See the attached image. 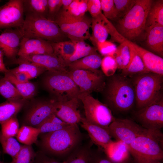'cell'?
<instances>
[{
	"instance_id": "6da1fadb",
	"label": "cell",
	"mask_w": 163,
	"mask_h": 163,
	"mask_svg": "<svg viewBox=\"0 0 163 163\" xmlns=\"http://www.w3.org/2000/svg\"><path fill=\"white\" fill-rule=\"evenodd\" d=\"M38 142L42 151L48 155L67 157L82 143L83 135L78 124L69 125L54 132L41 134Z\"/></svg>"
},
{
	"instance_id": "7a4b0ae2",
	"label": "cell",
	"mask_w": 163,
	"mask_h": 163,
	"mask_svg": "<svg viewBox=\"0 0 163 163\" xmlns=\"http://www.w3.org/2000/svg\"><path fill=\"white\" fill-rule=\"evenodd\" d=\"M109 77L103 90L105 91L106 104L112 112H128L135 104V93L132 80L121 74H114Z\"/></svg>"
},
{
	"instance_id": "3957f363",
	"label": "cell",
	"mask_w": 163,
	"mask_h": 163,
	"mask_svg": "<svg viewBox=\"0 0 163 163\" xmlns=\"http://www.w3.org/2000/svg\"><path fill=\"white\" fill-rule=\"evenodd\" d=\"M153 0H136L130 11L117 21L115 26L126 40L135 43L144 40L148 13Z\"/></svg>"
},
{
	"instance_id": "277c9868",
	"label": "cell",
	"mask_w": 163,
	"mask_h": 163,
	"mask_svg": "<svg viewBox=\"0 0 163 163\" xmlns=\"http://www.w3.org/2000/svg\"><path fill=\"white\" fill-rule=\"evenodd\" d=\"M161 131L139 136L128 145L134 163H158L163 159Z\"/></svg>"
},
{
	"instance_id": "5b68a950",
	"label": "cell",
	"mask_w": 163,
	"mask_h": 163,
	"mask_svg": "<svg viewBox=\"0 0 163 163\" xmlns=\"http://www.w3.org/2000/svg\"><path fill=\"white\" fill-rule=\"evenodd\" d=\"M19 28L23 37L40 39L52 42L64 41L67 37L54 21L38 15L27 13Z\"/></svg>"
},
{
	"instance_id": "8992f818",
	"label": "cell",
	"mask_w": 163,
	"mask_h": 163,
	"mask_svg": "<svg viewBox=\"0 0 163 163\" xmlns=\"http://www.w3.org/2000/svg\"><path fill=\"white\" fill-rule=\"evenodd\" d=\"M132 80L137 110L148 106L163 96V75L148 72L134 76Z\"/></svg>"
},
{
	"instance_id": "52a82bcc",
	"label": "cell",
	"mask_w": 163,
	"mask_h": 163,
	"mask_svg": "<svg viewBox=\"0 0 163 163\" xmlns=\"http://www.w3.org/2000/svg\"><path fill=\"white\" fill-rule=\"evenodd\" d=\"M43 79L47 90L57 101H65L78 98V87L67 73L47 71Z\"/></svg>"
},
{
	"instance_id": "ba28073f",
	"label": "cell",
	"mask_w": 163,
	"mask_h": 163,
	"mask_svg": "<svg viewBox=\"0 0 163 163\" xmlns=\"http://www.w3.org/2000/svg\"><path fill=\"white\" fill-rule=\"evenodd\" d=\"M78 98L83 104L86 120L108 130V126L115 118L108 106L88 93H79Z\"/></svg>"
},
{
	"instance_id": "9c48e42d",
	"label": "cell",
	"mask_w": 163,
	"mask_h": 163,
	"mask_svg": "<svg viewBox=\"0 0 163 163\" xmlns=\"http://www.w3.org/2000/svg\"><path fill=\"white\" fill-rule=\"evenodd\" d=\"M108 130L112 138L127 145L139 136L157 131L146 129L131 119L116 118L108 126Z\"/></svg>"
},
{
	"instance_id": "30bf717a",
	"label": "cell",
	"mask_w": 163,
	"mask_h": 163,
	"mask_svg": "<svg viewBox=\"0 0 163 163\" xmlns=\"http://www.w3.org/2000/svg\"><path fill=\"white\" fill-rule=\"evenodd\" d=\"M134 118L135 122L146 129L161 131L163 127V96L137 110L134 113Z\"/></svg>"
},
{
	"instance_id": "8fae6325",
	"label": "cell",
	"mask_w": 163,
	"mask_h": 163,
	"mask_svg": "<svg viewBox=\"0 0 163 163\" xmlns=\"http://www.w3.org/2000/svg\"><path fill=\"white\" fill-rule=\"evenodd\" d=\"M67 73L79 88L80 93L100 92L105 87V76L99 70L68 71Z\"/></svg>"
},
{
	"instance_id": "7c38bea8",
	"label": "cell",
	"mask_w": 163,
	"mask_h": 163,
	"mask_svg": "<svg viewBox=\"0 0 163 163\" xmlns=\"http://www.w3.org/2000/svg\"><path fill=\"white\" fill-rule=\"evenodd\" d=\"M54 21L66 36L72 42L77 43L85 41L91 37L89 30L91 18L85 15L78 20L66 19L56 15Z\"/></svg>"
},
{
	"instance_id": "4fadbf2b",
	"label": "cell",
	"mask_w": 163,
	"mask_h": 163,
	"mask_svg": "<svg viewBox=\"0 0 163 163\" xmlns=\"http://www.w3.org/2000/svg\"><path fill=\"white\" fill-rule=\"evenodd\" d=\"M23 0H10L0 6V29L20 28L24 19Z\"/></svg>"
},
{
	"instance_id": "5bb4252c",
	"label": "cell",
	"mask_w": 163,
	"mask_h": 163,
	"mask_svg": "<svg viewBox=\"0 0 163 163\" xmlns=\"http://www.w3.org/2000/svg\"><path fill=\"white\" fill-rule=\"evenodd\" d=\"M56 101L42 100L34 102L29 107L24 116L23 125L37 127L53 113Z\"/></svg>"
},
{
	"instance_id": "9a60e30c",
	"label": "cell",
	"mask_w": 163,
	"mask_h": 163,
	"mask_svg": "<svg viewBox=\"0 0 163 163\" xmlns=\"http://www.w3.org/2000/svg\"><path fill=\"white\" fill-rule=\"evenodd\" d=\"M11 62L18 64L29 62L52 72L67 73L68 71L64 62L54 53L18 57Z\"/></svg>"
},
{
	"instance_id": "2e32d148",
	"label": "cell",
	"mask_w": 163,
	"mask_h": 163,
	"mask_svg": "<svg viewBox=\"0 0 163 163\" xmlns=\"http://www.w3.org/2000/svg\"><path fill=\"white\" fill-rule=\"evenodd\" d=\"M22 35L19 28L7 29L0 34V50L11 61L16 59Z\"/></svg>"
},
{
	"instance_id": "e0dca14e",
	"label": "cell",
	"mask_w": 163,
	"mask_h": 163,
	"mask_svg": "<svg viewBox=\"0 0 163 163\" xmlns=\"http://www.w3.org/2000/svg\"><path fill=\"white\" fill-rule=\"evenodd\" d=\"M78 98L65 101H56L53 113L64 122L69 124H78L82 117L78 110Z\"/></svg>"
},
{
	"instance_id": "ac0fdd59",
	"label": "cell",
	"mask_w": 163,
	"mask_h": 163,
	"mask_svg": "<svg viewBox=\"0 0 163 163\" xmlns=\"http://www.w3.org/2000/svg\"><path fill=\"white\" fill-rule=\"evenodd\" d=\"M53 54V50L50 42L40 39L23 37L18 56L24 57Z\"/></svg>"
},
{
	"instance_id": "d6986e66",
	"label": "cell",
	"mask_w": 163,
	"mask_h": 163,
	"mask_svg": "<svg viewBox=\"0 0 163 163\" xmlns=\"http://www.w3.org/2000/svg\"><path fill=\"white\" fill-rule=\"evenodd\" d=\"M80 123L82 128L87 132L90 140L98 147L103 149L113 141L107 129L92 124L83 117Z\"/></svg>"
},
{
	"instance_id": "ffe728a7",
	"label": "cell",
	"mask_w": 163,
	"mask_h": 163,
	"mask_svg": "<svg viewBox=\"0 0 163 163\" xmlns=\"http://www.w3.org/2000/svg\"><path fill=\"white\" fill-rule=\"evenodd\" d=\"M144 40L149 51L162 57L163 56V26L152 25L145 29Z\"/></svg>"
},
{
	"instance_id": "44dd1931",
	"label": "cell",
	"mask_w": 163,
	"mask_h": 163,
	"mask_svg": "<svg viewBox=\"0 0 163 163\" xmlns=\"http://www.w3.org/2000/svg\"><path fill=\"white\" fill-rule=\"evenodd\" d=\"M128 41L141 57L149 72L163 75L162 57L139 46L135 43Z\"/></svg>"
},
{
	"instance_id": "7402d4cb",
	"label": "cell",
	"mask_w": 163,
	"mask_h": 163,
	"mask_svg": "<svg viewBox=\"0 0 163 163\" xmlns=\"http://www.w3.org/2000/svg\"><path fill=\"white\" fill-rule=\"evenodd\" d=\"M103 150L113 163H127L133 160L128 145L122 142L113 141Z\"/></svg>"
},
{
	"instance_id": "603a6c76",
	"label": "cell",
	"mask_w": 163,
	"mask_h": 163,
	"mask_svg": "<svg viewBox=\"0 0 163 163\" xmlns=\"http://www.w3.org/2000/svg\"><path fill=\"white\" fill-rule=\"evenodd\" d=\"M102 58L97 52L94 53L69 64L67 66L69 71L84 70L94 71L99 70Z\"/></svg>"
},
{
	"instance_id": "cb8c5ba5",
	"label": "cell",
	"mask_w": 163,
	"mask_h": 163,
	"mask_svg": "<svg viewBox=\"0 0 163 163\" xmlns=\"http://www.w3.org/2000/svg\"><path fill=\"white\" fill-rule=\"evenodd\" d=\"M104 15L101 12L98 16L91 18V27L92 33L89 39L94 46L106 40L109 34L105 26Z\"/></svg>"
},
{
	"instance_id": "d4e9b609",
	"label": "cell",
	"mask_w": 163,
	"mask_h": 163,
	"mask_svg": "<svg viewBox=\"0 0 163 163\" xmlns=\"http://www.w3.org/2000/svg\"><path fill=\"white\" fill-rule=\"evenodd\" d=\"M87 0H73L67 8H61L56 15L64 19L78 20L83 18L87 12Z\"/></svg>"
},
{
	"instance_id": "484cf974",
	"label": "cell",
	"mask_w": 163,
	"mask_h": 163,
	"mask_svg": "<svg viewBox=\"0 0 163 163\" xmlns=\"http://www.w3.org/2000/svg\"><path fill=\"white\" fill-rule=\"evenodd\" d=\"M27 100L24 98L7 100L0 104V124L17 114L26 105Z\"/></svg>"
},
{
	"instance_id": "4316f807",
	"label": "cell",
	"mask_w": 163,
	"mask_h": 163,
	"mask_svg": "<svg viewBox=\"0 0 163 163\" xmlns=\"http://www.w3.org/2000/svg\"><path fill=\"white\" fill-rule=\"evenodd\" d=\"M130 45L132 46V59L128 67L122 70L121 75L126 77H133L150 72L146 68L141 57L137 53L133 46Z\"/></svg>"
},
{
	"instance_id": "83f0119b",
	"label": "cell",
	"mask_w": 163,
	"mask_h": 163,
	"mask_svg": "<svg viewBox=\"0 0 163 163\" xmlns=\"http://www.w3.org/2000/svg\"><path fill=\"white\" fill-rule=\"evenodd\" d=\"M4 74V77L14 86L23 98L27 100L34 96L36 89L33 83L29 81L23 82L18 81L8 70Z\"/></svg>"
},
{
	"instance_id": "f1b7e54d",
	"label": "cell",
	"mask_w": 163,
	"mask_h": 163,
	"mask_svg": "<svg viewBox=\"0 0 163 163\" xmlns=\"http://www.w3.org/2000/svg\"><path fill=\"white\" fill-rule=\"evenodd\" d=\"M93 144L91 140L81 144L67 157V163H89L90 151Z\"/></svg>"
},
{
	"instance_id": "f546056e",
	"label": "cell",
	"mask_w": 163,
	"mask_h": 163,
	"mask_svg": "<svg viewBox=\"0 0 163 163\" xmlns=\"http://www.w3.org/2000/svg\"><path fill=\"white\" fill-rule=\"evenodd\" d=\"M50 42L53 49V53L61 59L65 65L66 61L75 53L77 43L70 40Z\"/></svg>"
},
{
	"instance_id": "4dcf8cb0",
	"label": "cell",
	"mask_w": 163,
	"mask_h": 163,
	"mask_svg": "<svg viewBox=\"0 0 163 163\" xmlns=\"http://www.w3.org/2000/svg\"><path fill=\"white\" fill-rule=\"evenodd\" d=\"M163 26V0H153L148 13L145 28L154 25Z\"/></svg>"
},
{
	"instance_id": "1f68e13d",
	"label": "cell",
	"mask_w": 163,
	"mask_h": 163,
	"mask_svg": "<svg viewBox=\"0 0 163 163\" xmlns=\"http://www.w3.org/2000/svg\"><path fill=\"white\" fill-rule=\"evenodd\" d=\"M24 14L31 13L47 18L48 0H23Z\"/></svg>"
},
{
	"instance_id": "d6a6232c",
	"label": "cell",
	"mask_w": 163,
	"mask_h": 163,
	"mask_svg": "<svg viewBox=\"0 0 163 163\" xmlns=\"http://www.w3.org/2000/svg\"><path fill=\"white\" fill-rule=\"evenodd\" d=\"M40 134L37 128L27 125H23L19 128L16 136L18 140L24 145H31L37 143Z\"/></svg>"
},
{
	"instance_id": "836d02e7",
	"label": "cell",
	"mask_w": 163,
	"mask_h": 163,
	"mask_svg": "<svg viewBox=\"0 0 163 163\" xmlns=\"http://www.w3.org/2000/svg\"><path fill=\"white\" fill-rule=\"evenodd\" d=\"M69 125L71 124L64 122L53 113L37 128L40 134L58 130Z\"/></svg>"
},
{
	"instance_id": "e575fe53",
	"label": "cell",
	"mask_w": 163,
	"mask_h": 163,
	"mask_svg": "<svg viewBox=\"0 0 163 163\" xmlns=\"http://www.w3.org/2000/svg\"><path fill=\"white\" fill-rule=\"evenodd\" d=\"M97 48L91 46L86 43L85 41L77 43L75 51L66 61L65 65L68 66L71 63L90 54L97 52Z\"/></svg>"
},
{
	"instance_id": "d590c367",
	"label": "cell",
	"mask_w": 163,
	"mask_h": 163,
	"mask_svg": "<svg viewBox=\"0 0 163 163\" xmlns=\"http://www.w3.org/2000/svg\"><path fill=\"white\" fill-rule=\"evenodd\" d=\"M0 143L3 152L10 155L12 158L18 153L21 146L14 137H8L3 135L0 130Z\"/></svg>"
},
{
	"instance_id": "8d00e7d4",
	"label": "cell",
	"mask_w": 163,
	"mask_h": 163,
	"mask_svg": "<svg viewBox=\"0 0 163 163\" xmlns=\"http://www.w3.org/2000/svg\"><path fill=\"white\" fill-rule=\"evenodd\" d=\"M14 69H8L11 72H22L27 74L29 79L35 78L47 71L45 69L29 62H23Z\"/></svg>"
},
{
	"instance_id": "74e56055",
	"label": "cell",
	"mask_w": 163,
	"mask_h": 163,
	"mask_svg": "<svg viewBox=\"0 0 163 163\" xmlns=\"http://www.w3.org/2000/svg\"><path fill=\"white\" fill-rule=\"evenodd\" d=\"M0 94L7 100L23 98L14 86L4 77L0 79Z\"/></svg>"
},
{
	"instance_id": "f35d334b",
	"label": "cell",
	"mask_w": 163,
	"mask_h": 163,
	"mask_svg": "<svg viewBox=\"0 0 163 163\" xmlns=\"http://www.w3.org/2000/svg\"><path fill=\"white\" fill-rule=\"evenodd\" d=\"M36 156V152L31 145H21L18 153L8 163H34Z\"/></svg>"
},
{
	"instance_id": "ab89813d",
	"label": "cell",
	"mask_w": 163,
	"mask_h": 163,
	"mask_svg": "<svg viewBox=\"0 0 163 163\" xmlns=\"http://www.w3.org/2000/svg\"><path fill=\"white\" fill-rule=\"evenodd\" d=\"M2 134L8 137H16L19 129L16 116L12 117L1 124Z\"/></svg>"
},
{
	"instance_id": "60d3db41",
	"label": "cell",
	"mask_w": 163,
	"mask_h": 163,
	"mask_svg": "<svg viewBox=\"0 0 163 163\" xmlns=\"http://www.w3.org/2000/svg\"><path fill=\"white\" fill-rule=\"evenodd\" d=\"M117 47L122 61L123 70L128 67L131 62L132 56V46L128 41L125 39Z\"/></svg>"
},
{
	"instance_id": "b9f144b4",
	"label": "cell",
	"mask_w": 163,
	"mask_h": 163,
	"mask_svg": "<svg viewBox=\"0 0 163 163\" xmlns=\"http://www.w3.org/2000/svg\"><path fill=\"white\" fill-rule=\"evenodd\" d=\"M136 0H113L117 21L123 18L132 8Z\"/></svg>"
},
{
	"instance_id": "7bdbcfd3",
	"label": "cell",
	"mask_w": 163,
	"mask_h": 163,
	"mask_svg": "<svg viewBox=\"0 0 163 163\" xmlns=\"http://www.w3.org/2000/svg\"><path fill=\"white\" fill-rule=\"evenodd\" d=\"M101 67L102 72L106 76L110 77L114 74L117 66L114 58L112 56H104L102 58Z\"/></svg>"
},
{
	"instance_id": "ee69618b",
	"label": "cell",
	"mask_w": 163,
	"mask_h": 163,
	"mask_svg": "<svg viewBox=\"0 0 163 163\" xmlns=\"http://www.w3.org/2000/svg\"><path fill=\"white\" fill-rule=\"evenodd\" d=\"M103 14L108 20L117 21V14L113 0H100Z\"/></svg>"
},
{
	"instance_id": "f6af8a7d",
	"label": "cell",
	"mask_w": 163,
	"mask_h": 163,
	"mask_svg": "<svg viewBox=\"0 0 163 163\" xmlns=\"http://www.w3.org/2000/svg\"><path fill=\"white\" fill-rule=\"evenodd\" d=\"M89 163H113L107 157L102 148H91Z\"/></svg>"
},
{
	"instance_id": "bcb514c9",
	"label": "cell",
	"mask_w": 163,
	"mask_h": 163,
	"mask_svg": "<svg viewBox=\"0 0 163 163\" xmlns=\"http://www.w3.org/2000/svg\"><path fill=\"white\" fill-rule=\"evenodd\" d=\"M47 19L54 21L55 18L62 7V0H48Z\"/></svg>"
},
{
	"instance_id": "7dc6e473",
	"label": "cell",
	"mask_w": 163,
	"mask_h": 163,
	"mask_svg": "<svg viewBox=\"0 0 163 163\" xmlns=\"http://www.w3.org/2000/svg\"><path fill=\"white\" fill-rule=\"evenodd\" d=\"M104 19L105 26L109 34L111 36V41L112 42H116L120 43L123 41L125 39L118 32L115 26L104 16Z\"/></svg>"
},
{
	"instance_id": "c3c4849f",
	"label": "cell",
	"mask_w": 163,
	"mask_h": 163,
	"mask_svg": "<svg viewBox=\"0 0 163 163\" xmlns=\"http://www.w3.org/2000/svg\"><path fill=\"white\" fill-rule=\"evenodd\" d=\"M96 48L101 54L104 56H112L117 47L111 41H106L97 44Z\"/></svg>"
},
{
	"instance_id": "681fc988",
	"label": "cell",
	"mask_w": 163,
	"mask_h": 163,
	"mask_svg": "<svg viewBox=\"0 0 163 163\" xmlns=\"http://www.w3.org/2000/svg\"><path fill=\"white\" fill-rule=\"evenodd\" d=\"M34 163H67V160L66 159L62 162L58 161L53 157L40 150L36 152Z\"/></svg>"
},
{
	"instance_id": "f907efd6",
	"label": "cell",
	"mask_w": 163,
	"mask_h": 163,
	"mask_svg": "<svg viewBox=\"0 0 163 163\" xmlns=\"http://www.w3.org/2000/svg\"><path fill=\"white\" fill-rule=\"evenodd\" d=\"M87 11L92 17H95L101 12L100 0H87Z\"/></svg>"
},
{
	"instance_id": "816d5d0a",
	"label": "cell",
	"mask_w": 163,
	"mask_h": 163,
	"mask_svg": "<svg viewBox=\"0 0 163 163\" xmlns=\"http://www.w3.org/2000/svg\"><path fill=\"white\" fill-rule=\"evenodd\" d=\"M9 72L12 74L18 81L23 82H27L29 81L30 80L28 75L26 73L22 72Z\"/></svg>"
},
{
	"instance_id": "f5cc1de1",
	"label": "cell",
	"mask_w": 163,
	"mask_h": 163,
	"mask_svg": "<svg viewBox=\"0 0 163 163\" xmlns=\"http://www.w3.org/2000/svg\"><path fill=\"white\" fill-rule=\"evenodd\" d=\"M4 55L0 50V72L5 73L8 70L6 68L4 63L3 59Z\"/></svg>"
},
{
	"instance_id": "db71d44e",
	"label": "cell",
	"mask_w": 163,
	"mask_h": 163,
	"mask_svg": "<svg viewBox=\"0 0 163 163\" xmlns=\"http://www.w3.org/2000/svg\"><path fill=\"white\" fill-rule=\"evenodd\" d=\"M73 0H62V8L64 9L68 7L72 3Z\"/></svg>"
},
{
	"instance_id": "11a10c76",
	"label": "cell",
	"mask_w": 163,
	"mask_h": 163,
	"mask_svg": "<svg viewBox=\"0 0 163 163\" xmlns=\"http://www.w3.org/2000/svg\"><path fill=\"white\" fill-rule=\"evenodd\" d=\"M1 152L0 151V163H5L3 161H1V160L0 158H1Z\"/></svg>"
},
{
	"instance_id": "9f6ffc18",
	"label": "cell",
	"mask_w": 163,
	"mask_h": 163,
	"mask_svg": "<svg viewBox=\"0 0 163 163\" xmlns=\"http://www.w3.org/2000/svg\"><path fill=\"white\" fill-rule=\"evenodd\" d=\"M127 163H133V161L132 160V161H129V162H128Z\"/></svg>"
},
{
	"instance_id": "6f0895ef",
	"label": "cell",
	"mask_w": 163,
	"mask_h": 163,
	"mask_svg": "<svg viewBox=\"0 0 163 163\" xmlns=\"http://www.w3.org/2000/svg\"><path fill=\"white\" fill-rule=\"evenodd\" d=\"M158 163H162L161 162H159Z\"/></svg>"
},
{
	"instance_id": "680465c9",
	"label": "cell",
	"mask_w": 163,
	"mask_h": 163,
	"mask_svg": "<svg viewBox=\"0 0 163 163\" xmlns=\"http://www.w3.org/2000/svg\"><path fill=\"white\" fill-rule=\"evenodd\" d=\"M1 1H0V2Z\"/></svg>"
}]
</instances>
